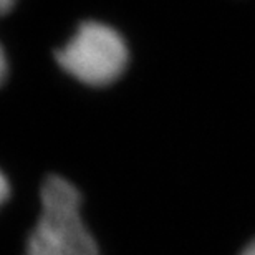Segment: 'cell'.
Returning <instances> with one entry per match:
<instances>
[{"label":"cell","mask_w":255,"mask_h":255,"mask_svg":"<svg viewBox=\"0 0 255 255\" xmlns=\"http://www.w3.org/2000/svg\"><path fill=\"white\" fill-rule=\"evenodd\" d=\"M8 197H10V182L7 179V176L0 169V207L8 201Z\"/></svg>","instance_id":"obj_3"},{"label":"cell","mask_w":255,"mask_h":255,"mask_svg":"<svg viewBox=\"0 0 255 255\" xmlns=\"http://www.w3.org/2000/svg\"><path fill=\"white\" fill-rule=\"evenodd\" d=\"M42 212L23 255H100L98 244L81 219V194L63 176L50 174L40 189Z\"/></svg>","instance_id":"obj_1"},{"label":"cell","mask_w":255,"mask_h":255,"mask_svg":"<svg viewBox=\"0 0 255 255\" xmlns=\"http://www.w3.org/2000/svg\"><path fill=\"white\" fill-rule=\"evenodd\" d=\"M8 76V60H7V53H5V48L0 43V86L5 83Z\"/></svg>","instance_id":"obj_4"},{"label":"cell","mask_w":255,"mask_h":255,"mask_svg":"<svg viewBox=\"0 0 255 255\" xmlns=\"http://www.w3.org/2000/svg\"><path fill=\"white\" fill-rule=\"evenodd\" d=\"M55 60L66 75L81 85L105 88L125 75L129 48L115 27L98 20H86L55 52Z\"/></svg>","instance_id":"obj_2"},{"label":"cell","mask_w":255,"mask_h":255,"mask_svg":"<svg viewBox=\"0 0 255 255\" xmlns=\"http://www.w3.org/2000/svg\"><path fill=\"white\" fill-rule=\"evenodd\" d=\"M17 0H0V17H5L7 13L12 12Z\"/></svg>","instance_id":"obj_5"},{"label":"cell","mask_w":255,"mask_h":255,"mask_svg":"<svg viewBox=\"0 0 255 255\" xmlns=\"http://www.w3.org/2000/svg\"><path fill=\"white\" fill-rule=\"evenodd\" d=\"M241 255H255V239H254L251 244H249L246 249H244Z\"/></svg>","instance_id":"obj_6"}]
</instances>
